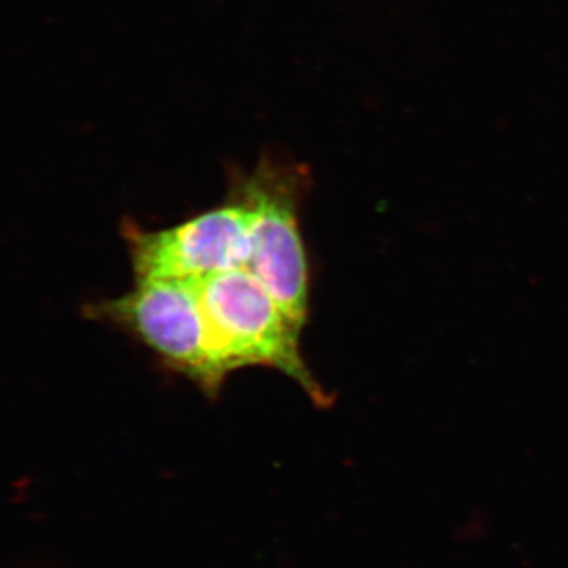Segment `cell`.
Listing matches in <instances>:
<instances>
[{
  "instance_id": "1",
  "label": "cell",
  "mask_w": 568,
  "mask_h": 568,
  "mask_svg": "<svg viewBox=\"0 0 568 568\" xmlns=\"http://www.w3.org/2000/svg\"><path fill=\"white\" fill-rule=\"evenodd\" d=\"M209 349L224 377L244 366H271L290 376L316 405L328 396L301 349L302 325L246 267L193 278Z\"/></svg>"
},
{
  "instance_id": "2",
  "label": "cell",
  "mask_w": 568,
  "mask_h": 568,
  "mask_svg": "<svg viewBox=\"0 0 568 568\" xmlns=\"http://www.w3.org/2000/svg\"><path fill=\"white\" fill-rule=\"evenodd\" d=\"M308 185L305 166L267 155L252 173L231 175L230 192L250 213L245 267L302 327L308 313V261L298 213Z\"/></svg>"
},
{
  "instance_id": "3",
  "label": "cell",
  "mask_w": 568,
  "mask_h": 568,
  "mask_svg": "<svg viewBox=\"0 0 568 568\" xmlns=\"http://www.w3.org/2000/svg\"><path fill=\"white\" fill-rule=\"evenodd\" d=\"M84 316L129 332L205 394H216L226 379L209 349L192 280H138L121 297L85 305Z\"/></svg>"
},
{
  "instance_id": "4",
  "label": "cell",
  "mask_w": 568,
  "mask_h": 568,
  "mask_svg": "<svg viewBox=\"0 0 568 568\" xmlns=\"http://www.w3.org/2000/svg\"><path fill=\"white\" fill-rule=\"evenodd\" d=\"M122 231L138 280L203 278L248 261L250 213L234 197L168 230L126 222Z\"/></svg>"
}]
</instances>
